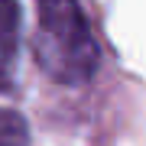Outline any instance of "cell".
<instances>
[{"label":"cell","instance_id":"6da1fadb","mask_svg":"<svg viewBox=\"0 0 146 146\" xmlns=\"http://www.w3.org/2000/svg\"><path fill=\"white\" fill-rule=\"evenodd\" d=\"M36 62L62 84H84L98 72V42L78 0H39Z\"/></svg>","mask_w":146,"mask_h":146},{"label":"cell","instance_id":"7a4b0ae2","mask_svg":"<svg viewBox=\"0 0 146 146\" xmlns=\"http://www.w3.org/2000/svg\"><path fill=\"white\" fill-rule=\"evenodd\" d=\"M20 39V7L16 0H0V75L13 65Z\"/></svg>","mask_w":146,"mask_h":146},{"label":"cell","instance_id":"3957f363","mask_svg":"<svg viewBox=\"0 0 146 146\" xmlns=\"http://www.w3.org/2000/svg\"><path fill=\"white\" fill-rule=\"evenodd\" d=\"M0 146H29L26 120L13 110H0Z\"/></svg>","mask_w":146,"mask_h":146}]
</instances>
